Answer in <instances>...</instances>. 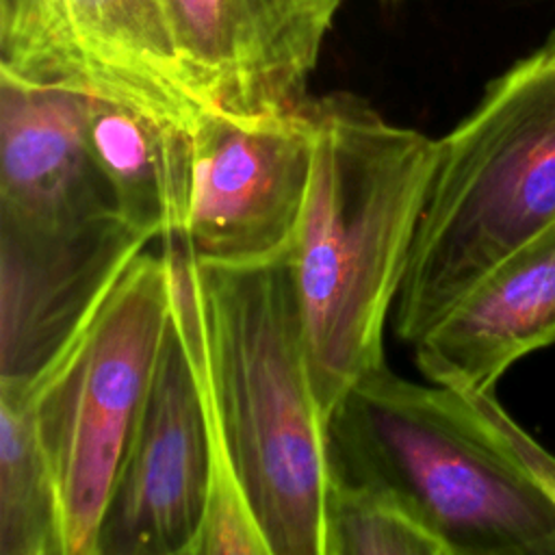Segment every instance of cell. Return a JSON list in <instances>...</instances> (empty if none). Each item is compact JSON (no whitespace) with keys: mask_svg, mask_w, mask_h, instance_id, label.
<instances>
[{"mask_svg":"<svg viewBox=\"0 0 555 555\" xmlns=\"http://www.w3.org/2000/svg\"><path fill=\"white\" fill-rule=\"evenodd\" d=\"M85 139L117 217L147 241L184 232L193 189V132L91 98Z\"/></svg>","mask_w":555,"mask_h":555,"instance_id":"cell-13","label":"cell"},{"mask_svg":"<svg viewBox=\"0 0 555 555\" xmlns=\"http://www.w3.org/2000/svg\"><path fill=\"white\" fill-rule=\"evenodd\" d=\"M163 249L212 442L193 555H325L332 468L288 262L202 267L178 238Z\"/></svg>","mask_w":555,"mask_h":555,"instance_id":"cell-1","label":"cell"},{"mask_svg":"<svg viewBox=\"0 0 555 555\" xmlns=\"http://www.w3.org/2000/svg\"><path fill=\"white\" fill-rule=\"evenodd\" d=\"M555 221V35L494 78L442 139L401 282L414 345L501 258Z\"/></svg>","mask_w":555,"mask_h":555,"instance_id":"cell-4","label":"cell"},{"mask_svg":"<svg viewBox=\"0 0 555 555\" xmlns=\"http://www.w3.org/2000/svg\"><path fill=\"white\" fill-rule=\"evenodd\" d=\"M184 74L219 113L299 108L340 0H160Z\"/></svg>","mask_w":555,"mask_h":555,"instance_id":"cell-8","label":"cell"},{"mask_svg":"<svg viewBox=\"0 0 555 555\" xmlns=\"http://www.w3.org/2000/svg\"><path fill=\"white\" fill-rule=\"evenodd\" d=\"M555 340V221L501 258L423 338L421 373L490 392L522 356Z\"/></svg>","mask_w":555,"mask_h":555,"instance_id":"cell-11","label":"cell"},{"mask_svg":"<svg viewBox=\"0 0 555 555\" xmlns=\"http://www.w3.org/2000/svg\"><path fill=\"white\" fill-rule=\"evenodd\" d=\"M212 481L195 358L173 310L100 522L95 555H191Z\"/></svg>","mask_w":555,"mask_h":555,"instance_id":"cell-7","label":"cell"},{"mask_svg":"<svg viewBox=\"0 0 555 555\" xmlns=\"http://www.w3.org/2000/svg\"><path fill=\"white\" fill-rule=\"evenodd\" d=\"M91 95L0 74V225L67 230L117 217L91 160Z\"/></svg>","mask_w":555,"mask_h":555,"instance_id":"cell-10","label":"cell"},{"mask_svg":"<svg viewBox=\"0 0 555 555\" xmlns=\"http://www.w3.org/2000/svg\"><path fill=\"white\" fill-rule=\"evenodd\" d=\"M314 137L295 111L241 119L208 111L193 130L186 254L202 267L288 262L304 219Z\"/></svg>","mask_w":555,"mask_h":555,"instance_id":"cell-6","label":"cell"},{"mask_svg":"<svg viewBox=\"0 0 555 555\" xmlns=\"http://www.w3.org/2000/svg\"><path fill=\"white\" fill-rule=\"evenodd\" d=\"M91 98L193 132L212 111L193 91L160 0H61Z\"/></svg>","mask_w":555,"mask_h":555,"instance_id":"cell-12","label":"cell"},{"mask_svg":"<svg viewBox=\"0 0 555 555\" xmlns=\"http://www.w3.org/2000/svg\"><path fill=\"white\" fill-rule=\"evenodd\" d=\"M169 314V258L165 249L141 251L74 340L24 388L59 490L65 555H95Z\"/></svg>","mask_w":555,"mask_h":555,"instance_id":"cell-5","label":"cell"},{"mask_svg":"<svg viewBox=\"0 0 555 555\" xmlns=\"http://www.w3.org/2000/svg\"><path fill=\"white\" fill-rule=\"evenodd\" d=\"M147 243L119 217L52 232L0 225V386L28 388Z\"/></svg>","mask_w":555,"mask_h":555,"instance_id":"cell-9","label":"cell"},{"mask_svg":"<svg viewBox=\"0 0 555 555\" xmlns=\"http://www.w3.org/2000/svg\"><path fill=\"white\" fill-rule=\"evenodd\" d=\"M325 555H444V548L392 492L332 473Z\"/></svg>","mask_w":555,"mask_h":555,"instance_id":"cell-15","label":"cell"},{"mask_svg":"<svg viewBox=\"0 0 555 555\" xmlns=\"http://www.w3.org/2000/svg\"><path fill=\"white\" fill-rule=\"evenodd\" d=\"M314 152L288 267L314 397L327 421L384 364V330L408 271L436 139L336 91L304 102Z\"/></svg>","mask_w":555,"mask_h":555,"instance_id":"cell-2","label":"cell"},{"mask_svg":"<svg viewBox=\"0 0 555 555\" xmlns=\"http://www.w3.org/2000/svg\"><path fill=\"white\" fill-rule=\"evenodd\" d=\"M334 475L392 492L444 555H555L551 453L490 392L416 384L386 362L325 421Z\"/></svg>","mask_w":555,"mask_h":555,"instance_id":"cell-3","label":"cell"},{"mask_svg":"<svg viewBox=\"0 0 555 555\" xmlns=\"http://www.w3.org/2000/svg\"><path fill=\"white\" fill-rule=\"evenodd\" d=\"M0 555H65L56 481L17 386H0Z\"/></svg>","mask_w":555,"mask_h":555,"instance_id":"cell-14","label":"cell"}]
</instances>
